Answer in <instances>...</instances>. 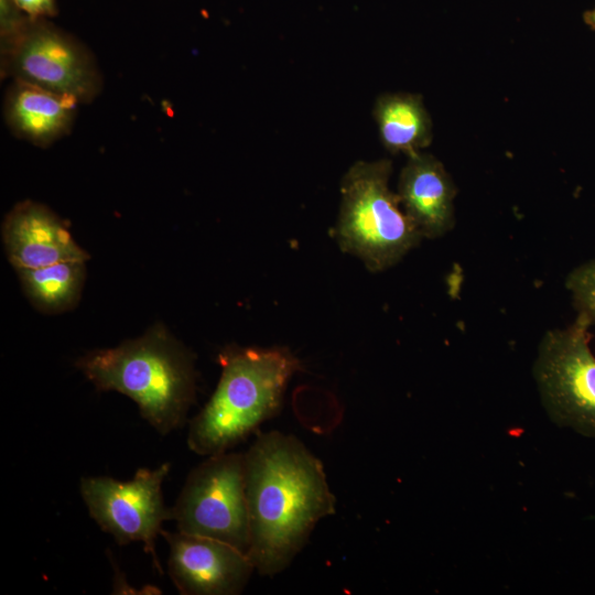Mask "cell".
Segmentation results:
<instances>
[{
    "instance_id": "9",
    "label": "cell",
    "mask_w": 595,
    "mask_h": 595,
    "mask_svg": "<svg viewBox=\"0 0 595 595\" xmlns=\"http://www.w3.org/2000/svg\"><path fill=\"white\" fill-rule=\"evenodd\" d=\"M169 574L183 595H237L256 569L248 554L219 540L162 530Z\"/></svg>"
},
{
    "instance_id": "2",
    "label": "cell",
    "mask_w": 595,
    "mask_h": 595,
    "mask_svg": "<svg viewBox=\"0 0 595 595\" xmlns=\"http://www.w3.org/2000/svg\"><path fill=\"white\" fill-rule=\"evenodd\" d=\"M76 367L96 389L132 399L161 435L183 426L195 402L192 354L161 324L117 347L87 353Z\"/></svg>"
},
{
    "instance_id": "8",
    "label": "cell",
    "mask_w": 595,
    "mask_h": 595,
    "mask_svg": "<svg viewBox=\"0 0 595 595\" xmlns=\"http://www.w3.org/2000/svg\"><path fill=\"white\" fill-rule=\"evenodd\" d=\"M12 40V67L20 80L77 100L93 95L90 61L66 34L30 19Z\"/></svg>"
},
{
    "instance_id": "15",
    "label": "cell",
    "mask_w": 595,
    "mask_h": 595,
    "mask_svg": "<svg viewBox=\"0 0 595 595\" xmlns=\"http://www.w3.org/2000/svg\"><path fill=\"white\" fill-rule=\"evenodd\" d=\"M565 288L576 313L595 325V259L571 270L565 279Z\"/></svg>"
},
{
    "instance_id": "7",
    "label": "cell",
    "mask_w": 595,
    "mask_h": 595,
    "mask_svg": "<svg viewBox=\"0 0 595 595\" xmlns=\"http://www.w3.org/2000/svg\"><path fill=\"white\" fill-rule=\"evenodd\" d=\"M171 469L163 463L154 469L139 468L128 482L107 476L83 477L80 494L89 516L99 528L125 545L140 541L162 573L155 552V540L162 523L172 519V509L164 505L162 484Z\"/></svg>"
},
{
    "instance_id": "1",
    "label": "cell",
    "mask_w": 595,
    "mask_h": 595,
    "mask_svg": "<svg viewBox=\"0 0 595 595\" xmlns=\"http://www.w3.org/2000/svg\"><path fill=\"white\" fill-rule=\"evenodd\" d=\"M244 463L248 556L257 573L274 576L291 565L316 524L335 513L336 498L322 462L292 434L259 433Z\"/></svg>"
},
{
    "instance_id": "16",
    "label": "cell",
    "mask_w": 595,
    "mask_h": 595,
    "mask_svg": "<svg viewBox=\"0 0 595 595\" xmlns=\"http://www.w3.org/2000/svg\"><path fill=\"white\" fill-rule=\"evenodd\" d=\"M31 20H39L56 12L55 0H13Z\"/></svg>"
},
{
    "instance_id": "6",
    "label": "cell",
    "mask_w": 595,
    "mask_h": 595,
    "mask_svg": "<svg viewBox=\"0 0 595 595\" xmlns=\"http://www.w3.org/2000/svg\"><path fill=\"white\" fill-rule=\"evenodd\" d=\"M171 509L177 531L219 540L248 554L244 453L207 456L191 470Z\"/></svg>"
},
{
    "instance_id": "3",
    "label": "cell",
    "mask_w": 595,
    "mask_h": 595,
    "mask_svg": "<svg viewBox=\"0 0 595 595\" xmlns=\"http://www.w3.org/2000/svg\"><path fill=\"white\" fill-rule=\"evenodd\" d=\"M218 361L216 389L190 421L186 440L192 452L206 457L229 451L277 415L290 379L301 368L284 347L230 346Z\"/></svg>"
},
{
    "instance_id": "17",
    "label": "cell",
    "mask_w": 595,
    "mask_h": 595,
    "mask_svg": "<svg viewBox=\"0 0 595 595\" xmlns=\"http://www.w3.org/2000/svg\"><path fill=\"white\" fill-rule=\"evenodd\" d=\"M584 22L595 31V7L587 10L583 15Z\"/></svg>"
},
{
    "instance_id": "14",
    "label": "cell",
    "mask_w": 595,
    "mask_h": 595,
    "mask_svg": "<svg viewBox=\"0 0 595 595\" xmlns=\"http://www.w3.org/2000/svg\"><path fill=\"white\" fill-rule=\"evenodd\" d=\"M86 261H62L53 264L17 269L22 288L31 303L48 314L71 310L80 298Z\"/></svg>"
},
{
    "instance_id": "11",
    "label": "cell",
    "mask_w": 595,
    "mask_h": 595,
    "mask_svg": "<svg viewBox=\"0 0 595 595\" xmlns=\"http://www.w3.org/2000/svg\"><path fill=\"white\" fill-rule=\"evenodd\" d=\"M397 194L423 238H440L453 229L457 188L434 155L419 152L408 156L399 175Z\"/></svg>"
},
{
    "instance_id": "5",
    "label": "cell",
    "mask_w": 595,
    "mask_h": 595,
    "mask_svg": "<svg viewBox=\"0 0 595 595\" xmlns=\"http://www.w3.org/2000/svg\"><path fill=\"white\" fill-rule=\"evenodd\" d=\"M591 326L577 314L567 326L548 331L538 346L533 376L552 420L595 439V355L589 346Z\"/></svg>"
},
{
    "instance_id": "12",
    "label": "cell",
    "mask_w": 595,
    "mask_h": 595,
    "mask_svg": "<svg viewBox=\"0 0 595 595\" xmlns=\"http://www.w3.org/2000/svg\"><path fill=\"white\" fill-rule=\"evenodd\" d=\"M374 118L382 145L392 154L410 156L432 142L433 125L421 95L382 94L375 102Z\"/></svg>"
},
{
    "instance_id": "10",
    "label": "cell",
    "mask_w": 595,
    "mask_h": 595,
    "mask_svg": "<svg viewBox=\"0 0 595 595\" xmlns=\"http://www.w3.org/2000/svg\"><path fill=\"white\" fill-rule=\"evenodd\" d=\"M2 240L15 270L89 258L65 224L47 207L34 202L20 203L8 214Z\"/></svg>"
},
{
    "instance_id": "4",
    "label": "cell",
    "mask_w": 595,
    "mask_h": 595,
    "mask_svg": "<svg viewBox=\"0 0 595 595\" xmlns=\"http://www.w3.org/2000/svg\"><path fill=\"white\" fill-rule=\"evenodd\" d=\"M391 173L389 159L358 161L340 182L335 236L339 248L370 272L393 267L423 239L389 187Z\"/></svg>"
},
{
    "instance_id": "13",
    "label": "cell",
    "mask_w": 595,
    "mask_h": 595,
    "mask_svg": "<svg viewBox=\"0 0 595 595\" xmlns=\"http://www.w3.org/2000/svg\"><path fill=\"white\" fill-rule=\"evenodd\" d=\"M77 101L20 80L10 96L8 117L21 136L35 143H48L68 127Z\"/></svg>"
}]
</instances>
